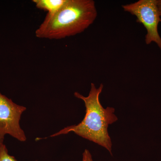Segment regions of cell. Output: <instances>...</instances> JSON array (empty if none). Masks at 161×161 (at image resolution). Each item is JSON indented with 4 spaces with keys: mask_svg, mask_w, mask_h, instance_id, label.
<instances>
[{
    "mask_svg": "<svg viewBox=\"0 0 161 161\" xmlns=\"http://www.w3.org/2000/svg\"><path fill=\"white\" fill-rule=\"evenodd\" d=\"M103 88L102 84L99 87L96 88L94 83H92L89 94L87 97L75 92V97L83 100L85 105L86 110L84 118L78 125L64 128L50 137L73 132L104 147L112 155V142L108 132V128L110 125L118 120V118L114 114V108L108 107L104 108L100 103L99 96Z\"/></svg>",
    "mask_w": 161,
    "mask_h": 161,
    "instance_id": "obj_1",
    "label": "cell"
},
{
    "mask_svg": "<svg viewBox=\"0 0 161 161\" xmlns=\"http://www.w3.org/2000/svg\"><path fill=\"white\" fill-rule=\"evenodd\" d=\"M26 110V107L14 103L0 92V147L4 144L6 134L20 142L26 141L25 132L19 124L21 115Z\"/></svg>",
    "mask_w": 161,
    "mask_h": 161,
    "instance_id": "obj_4",
    "label": "cell"
},
{
    "mask_svg": "<svg viewBox=\"0 0 161 161\" xmlns=\"http://www.w3.org/2000/svg\"><path fill=\"white\" fill-rule=\"evenodd\" d=\"M0 161H17L14 157L8 154V150L4 144L0 147Z\"/></svg>",
    "mask_w": 161,
    "mask_h": 161,
    "instance_id": "obj_6",
    "label": "cell"
},
{
    "mask_svg": "<svg viewBox=\"0 0 161 161\" xmlns=\"http://www.w3.org/2000/svg\"><path fill=\"white\" fill-rule=\"evenodd\" d=\"M157 5L158 7L159 12L161 18V0H157Z\"/></svg>",
    "mask_w": 161,
    "mask_h": 161,
    "instance_id": "obj_8",
    "label": "cell"
},
{
    "mask_svg": "<svg viewBox=\"0 0 161 161\" xmlns=\"http://www.w3.org/2000/svg\"></svg>",
    "mask_w": 161,
    "mask_h": 161,
    "instance_id": "obj_9",
    "label": "cell"
},
{
    "mask_svg": "<svg viewBox=\"0 0 161 161\" xmlns=\"http://www.w3.org/2000/svg\"><path fill=\"white\" fill-rule=\"evenodd\" d=\"M97 9L93 0H66L58 11L47 14L36 30V36L59 40L81 33L95 22Z\"/></svg>",
    "mask_w": 161,
    "mask_h": 161,
    "instance_id": "obj_2",
    "label": "cell"
},
{
    "mask_svg": "<svg viewBox=\"0 0 161 161\" xmlns=\"http://www.w3.org/2000/svg\"><path fill=\"white\" fill-rule=\"evenodd\" d=\"M82 161H93L91 153L87 149L85 150L82 154Z\"/></svg>",
    "mask_w": 161,
    "mask_h": 161,
    "instance_id": "obj_7",
    "label": "cell"
},
{
    "mask_svg": "<svg viewBox=\"0 0 161 161\" xmlns=\"http://www.w3.org/2000/svg\"><path fill=\"white\" fill-rule=\"evenodd\" d=\"M125 11L136 18L138 23L147 30L145 42L147 45L155 43L161 50V37L159 34L158 24L161 22L157 0H139L122 6Z\"/></svg>",
    "mask_w": 161,
    "mask_h": 161,
    "instance_id": "obj_3",
    "label": "cell"
},
{
    "mask_svg": "<svg viewBox=\"0 0 161 161\" xmlns=\"http://www.w3.org/2000/svg\"><path fill=\"white\" fill-rule=\"evenodd\" d=\"M66 0H33L36 7L52 14L58 11L63 6Z\"/></svg>",
    "mask_w": 161,
    "mask_h": 161,
    "instance_id": "obj_5",
    "label": "cell"
}]
</instances>
